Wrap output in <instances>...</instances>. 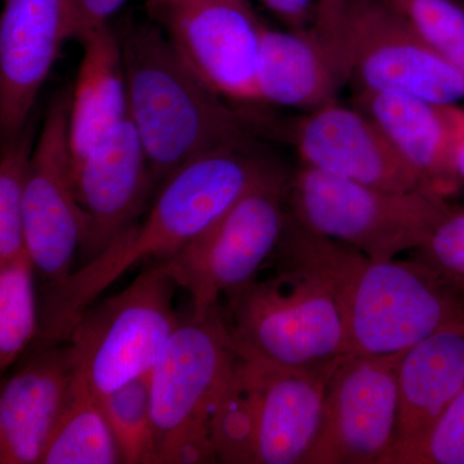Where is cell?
I'll use <instances>...</instances> for the list:
<instances>
[{"mask_svg":"<svg viewBox=\"0 0 464 464\" xmlns=\"http://www.w3.org/2000/svg\"><path fill=\"white\" fill-rule=\"evenodd\" d=\"M275 167L246 142L213 150L176 170L161 183L141 222L63 283L50 285L39 308V351L66 343L84 311L116 279L137 265L172 258Z\"/></svg>","mask_w":464,"mask_h":464,"instance_id":"cell-1","label":"cell"},{"mask_svg":"<svg viewBox=\"0 0 464 464\" xmlns=\"http://www.w3.org/2000/svg\"><path fill=\"white\" fill-rule=\"evenodd\" d=\"M276 256L306 266L328 284L347 353L387 356L464 320V293L417 258L375 259L317 235L290 215Z\"/></svg>","mask_w":464,"mask_h":464,"instance_id":"cell-2","label":"cell"},{"mask_svg":"<svg viewBox=\"0 0 464 464\" xmlns=\"http://www.w3.org/2000/svg\"><path fill=\"white\" fill-rule=\"evenodd\" d=\"M121 42L128 112L155 183L213 150L252 142L241 116L191 69L167 34L134 26Z\"/></svg>","mask_w":464,"mask_h":464,"instance_id":"cell-3","label":"cell"},{"mask_svg":"<svg viewBox=\"0 0 464 464\" xmlns=\"http://www.w3.org/2000/svg\"><path fill=\"white\" fill-rule=\"evenodd\" d=\"M274 257L280 265L273 274H258L219 304L235 350L282 368H331L347 355L331 288L306 266Z\"/></svg>","mask_w":464,"mask_h":464,"instance_id":"cell-4","label":"cell"},{"mask_svg":"<svg viewBox=\"0 0 464 464\" xmlns=\"http://www.w3.org/2000/svg\"><path fill=\"white\" fill-rule=\"evenodd\" d=\"M353 91L464 100V75L384 0H319L313 26Z\"/></svg>","mask_w":464,"mask_h":464,"instance_id":"cell-5","label":"cell"},{"mask_svg":"<svg viewBox=\"0 0 464 464\" xmlns=\"http://www.w3.org/2000/svg\"><path fill=\"white\" fill-rule=\"evenodd\" d=\"M286 201L308 230L375 259L420 248L451 209L433 191L383 190L304 164L288 183Z\"/></svg>","mask_w":464,"mask_h":464,"instance_id":"cell-6","label":"cell"},{"mask_svg":"<svg viewBox=\"0 0 464 464\" xmlns=\"http://www.w3.org/2000/svg\"><path fill=\"white\" fill-rule=\"evenodd\" d=\"M235 357L219 306L177 326L150 373L159 464L218 462L213 415Z\"/></svg>","mask_w":464,"mask_h":464,"instance_id":"cell-7","label":"cell"},{"mask_svg":"<svg viewBox=\"0 0 464 464\" xmlns=\"http://www.w3.org/2000/svg\"><path fill=\"white\" fill-rule=\"evenodd\" d=\"M177 288L160 265H148L127 288L84 311L66 343L76 373L97 396L151 373L181 323Z\"/></svg>","mask_w":464,"mask_h":464,"instance_id":"cell-8","label":"cell"},{"mask_svg":"<svg viewBox=\"0 0 464 464\" xmlns=\"http://www.w3.org/2000/svg\"><path fill=\"white\" fill-rule=\"evenodd\" d=\"M286 188L283 170L275 167L208 230L157 264L190 295L192 319L206 317L274 257L288 217Z\"/></svg>","mask_w":464,"mask_h":464,"instance_id":"cell-9","label":"cell"},{"mask_svg":"<svg viewBox=\"0 0 464 464\" xmlns=\"http://www.w3.org/2000/svg\"><path fill=\"white\" fill-rule=\"evenodd\" d=\"M72 92L52 100L35 148L30 155L24 188V234L34 268L50 285L72 273L85 232L83 210L76 199L70 148Z\"/></svg>","mask_w":464,"mask_h":464,"instance_id":"cell-10","label":"cell"},{"mask_svg":"<svg viewBox=\"0 0 464 464\" xmlns=\"http://www.w3.org/2000/svg\"><path fill=\"white\" fill-rule=\"evenodd\" d=\"M402 353H347L335 362L319 435L304 464H380L395 442Z\"/></svg>","mask_w":464,"mask_h":464,"instance_id":"cell-11","label":"cell"},{"mask_svg":"<svg viewBox=\"0 0 464 464\" xmlns=\"http://www.w3.org/2000/svg\"><path fill=\"white\" fill-rule=\"evenodd\" d=\"M174 47L224 99L261 102L262 24L248 0H198L159 14Z\"/></svg>","mask_w":464,"mask_h":464,"instance_id":"cell-12","label":"cell"},{"mask_svg":"<svg viewBox=\"0 0 464 464\" xmlns=\"http://www.w3.org/2000/svg\"><path fill=\"white\" fill-rule=\"evenodd\" d=\"M289 137L304 166L383 190L433 191L380 125L355 105L335 101L306 112Z\"/></svg>","mask_w":464,"mask_h":464,"instance_id":"cell-13","label":"cell"},{"mask_svg":"<svg viewBox=\"0 0 464 464\" xmlns=\"http://www.w3.org/2000/svg\"><path fill=\"white\" fill-rule=\"evenodd\" d=\"M78 34L75 0H5L0 16V130H26L43 84L67 39Z\"/></svg>","mask_w":464,"mask_h":464,"instance_id":"cell-14","label":"cell"},{"mask_svg":"<svg viewBox=\"0 0 464 464\" xmlns=\"http://www.w3.org/2000/svg\"><path fill=\"white\" fill-rule=\"evenodd\" d=\"M85 218V262L136 222L155 185L145 146L130 116L72 168Z\"/></svg>","mask_w":464,"mask_h":464,"instance_id":"cell-15","label":"cell"},{"mask_svg":"<svg viewBox=\"0 0 464 464\" xmlns=\"http://www.w3.org/2000/svg\"><path fill=\"white\" fill-rule=\"evenodd\" d=\"M252 360L253 464L306 463L322 426L326 386L335 364L295 369Z\"/></svg>","mask_w":464,"mask_h":464,"instance_id":"cell-16","label":"cell"},{"mask_svg":"<svg viewBox=\"0 0 464 464\" xmlns=\"http://www.w3.org/2000/svg\"><path fill=\"white\" fill-rule=\"evenodd\" d=\"M76 373L69 343L38 351L3 383L0 463L41 464Z\"/></svg>","mask_w":464,"mask_h":464,"instance_id":"cell-17","label":"cell"},{"mask_svg":"<svg viewBox=\"0 0 464 464\" xmlns=\"http://www.w3.org/2000/svg\"><path fill=\"white\" fill-rule=\"evenodd\" d=\"M353 105L380 125L433 191L447 198L462 185L457 167V103L355 91Z\"/></svg>","mask_w":464,"mask_h":464,"instance_id":"cell-18","label":"cell"},{"mask_svg":"<svg viewBox=\"0 0 464 464\" xmlns=\"http://www.w3.org/2000/svg\"><path fill=\"white\" fill-rule=\"evenodd\" d=\"M261 102L310 112L335 102L344 83L331 52L313 27L262 25L257 72Z\"/></svg>","mask_w":464,"mask_h":464,"instance_id":"cell-19","label":"cell"},{"mask_svg":"<svg viewBox=\"0 0 464 464\" xmlns=\"http://www.w3.org/2000/svg\"><path fill=\"white\" fill-rule=\"evenodd\" d=\"M395 442L422 435L464 387V320L449 324L402 353Z\"/></svg>","mask_w":464,"mask_h":464,"instance_id":"cell-20","label":"cell"},{"mask_svg":"<svg viewBox=\"0 0 464 464\" xmlns=\"http://www.w3.org/2000/svg\"><path fill=\"white\" fill-rule=\"evenodd\" d=\"M81 42L83 58L70 105L72 168L130 116L121 38L106 25Z\"/></svg>","mask_w":464,"mask_h":464,"instance_id":"cell-21","label":"cell"},{"mask_svg":"<svg viewBox=\"0 0 464 464\" xmlns=\"http://www.w3.org/2000/svg\"><path fill=\"white\" fill-rule=\"evenodd\" d=\"M123 463L102 400L75 373L41 464Z\"/></svg>","mask_w":464,"mask_h":464,"instance_id":"cell-22","label":"cell"},{"mask_svg":"<svg viewBox=\"0 0 464 464\" xmlns=\"http://www.w3.org/2000/svg\"><path fill=\"white\" fill-rule=\"evenodd\" d=\"M27 252L0 262V371L5 373L36 340L39 306Z\"/></svg>","mask_w":464,"mask_h":464,"instance_id":"cell-23","label":"cell"},{"mask_svg":"<svg viewBox=\"0 0 464 464\" xmlns=\"http://www.w3.org/2000/svg\"><path fill=\"white\" fill-rule=\"evenodd\" d=\"M123 463L159 464L150 373L101 398Z\"/></svg>","mask_w":464,"mask_h":464,"instance_id":"cell-24","label":"cell"},{"mask_svg":"<svg viewBox=\"0 0 464 464\" xmlns=\"http://www.w3.org/2000/svg\"><path fill=\"white\" fill-rule=\"evenodd\" d=\"M33 139L29 130L3 141L0 158V262L27 252L24 234V188Z\"/></svg>","mask_w":464,"mask_h":464,"instance_id":"cell-25","label":"cell"},{"mask_svg":"<svg viewBox=\"0 0 464 464\" xmlns=\"http://www.w3.org/2000/svg\"><path fill=\"white\" fill-rule=\"evenodd\" d=\"M464 75V8L456 0H384Z\"/></svg>","mask_w":464,"mask_h":464,"instance_id":"cell-26","label":"cell"},{"mask_svg":"<svg viewBox=\"0 0 464 464\" xmlns=\"http://www.w3.org/2000/svg\"><path fill=\"white\" fill-rule=\"evenodd\" d=\"M380 463L464 464V387L431 429L396 442Z\"/></svg>","mask_w":464,"mask_h":464,"instance_id":"cell-27","label":"cell"},{"mask_svg":"<svg viewBox=\"0 0 464 464\" xmlns=\"http://www.w3.org/2000/svg\"><path fill=\"white\" fill-rule=\"evenodd\" d=\"M413 257L464 293V209L451 207L429 240L414 250Z\"/></svg>","mask_w":464,"mask_h":464,"instance_id":"cell-28","label":"cell"},{"mask_svg":"<svg viewBox=\"0 0 464 464\" xmlns=\"http://www.w3.org/2000/svg\"><path fill=\"white\" fill-rule=\"evenodd\" d=\"M288 29L304 30L315 25L319 0H261Z\"/></svg>","mask_w":464,"mask_h":464,"instance_id":"cell-29","label":"cell"},{"mask_svg":"<svg viewBox=\"0 0 464 464\" xmlns=\"http://www.w3.org/2000/svg\"><path fill=\"white\" fill-rule=\"evenodd\" d=\"M125 0H75L78 14V34L82 41L88 34L108 25L109 18L121 7Z\"/></svg>","mask_w":464,"mask_h":464,"instance_id":"cell-30","label":"cell"},{"mask_svg":"<svg viewBox=\"0 0 464 464\" xmlns=\"http://www.w3.org/2000/svg\"><path fill=\"white\" fill-rule=\"evenodd\" d=\"M457 124V167L460 179L464 182V106L456 105Z\"/></svg>","mask_w":464,"mask_h":464,"instance_id":"cell-31","label":"cell"},{"mask_svg":"<svg viewBox=\"0 0 464 464\" xmlns=\"http://www.w3.org/2000/svg\"><path fill=\"white\" fill-rule=\"evenodd\" d=\"M198 2V0H149L151 7L159 14L167 11V9L179 7V5H188V3Z\"/></svg>","mask_w":464,"mask_h":464,"instance_id":"cell-32","label":"cell"}]
</instances>
